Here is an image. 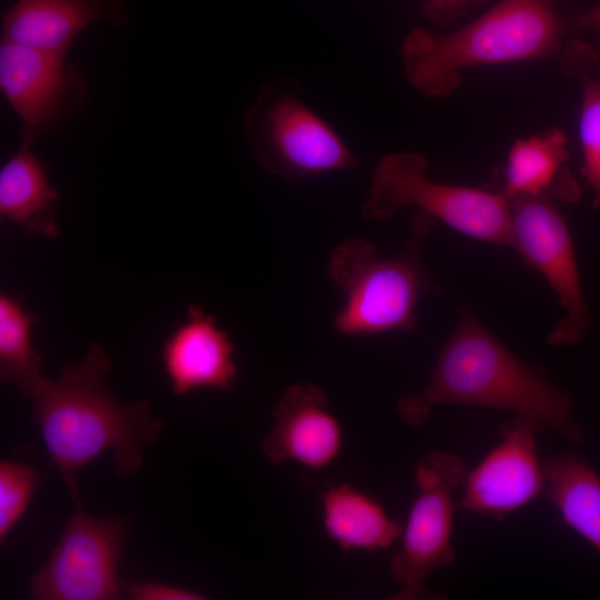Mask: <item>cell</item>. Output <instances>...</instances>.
I'll return each mask as SVG.
<instances>
[{"instance_id": "obj_1", "label": "cell", "mask_w": 600, "mask_h": 600, "mask_svg": "<svg viewBox=\"0 0 600 600\" xmlns=\"http://www.w3.org/2000/svg\"><path fill=\"white\" fill-rule=\"evenodd\" d=\"M112 362L96 343L79 362L66 363L58 380L36 377L24 396L32 401L38 426L51 461L81 504L77 473L104 450H112L118 476L139 471L147 444L158 441L163 422L141 400L122 403L109 390Z\"/></svg>"}, {"instance_id": "obj_2", "label": "cell", "mask_w": 600, "mask_h": 600, "mask_svg": "<svg viewBox=\"0 0 600 600\" xmlns=\"http://www.w3.org/2000/svg\"><path fill=\"white\" fill-rule=\"evenodd\" d=\"M440 404L509 411L572 443L584 439L571 419L572 396L556 387L543 367L519 359L468 311L441 349L426 387L399 398L396 410L410 427H422Z\"/></svg>"}, {"instance_id": "obj_3", "label": "cell", "mask_w": 600, "mask_h": 600, "mask_svg": "<svg viewBox=\"0 0 600 600\" xmlns=\"http://www.w3.org/2000/svg\"><path fill=\"white\" fill-rule=\"evenodd\" d=\"M566 27L554 0H500L450 33L411 30L401 47L404 73L421 94L446 98L460 87L463 69L562 53Z\"/></svg>"}, {"instance_id": "obj_4", "label": "cell", "mask_w": 600, "mask_h": 600, "mask_svg": "<svg viewBox=\"0 0 600 600\" xmlns=\"http://www.w3.org/2000/svg\"><path fill=\"white\" fill-rule=\"evenodd\" d=\"M434 223L418 211L406 244L387 259L361 238L347 239L332 249L327 271L344 297L333 317L337 332L369 337L416 329L420 299L439 292L423 261V247Z\"/></svg>"}, {"instance_id": "obj_5", "label": "cell", "mask_w": 600, "mask_h": 600, "mask_svg": "<svg viewBox=\"0 0 600 600\" xmlns=\"http://www.w3.org/2000/svg\"><path fill=\"white\" fill-rule=\"evenodd\" d=\"M413 207L470 238L513 248L510 201L503 193L438 182L417 152H396L376 164L362 207L367 220H383Z\"/></svg>"}, {"instance_id": "obj_6", "label": "cell", "mask_w": 600, "mask_h": 600, "mask_svg": "<svg viewBox=\"0 0 600 600\" xmlns=\"http://www.w3.org/2000/svg\"><path fill=\"white\" fill-rule=\"evenodd\" d=\"M300 96L298 82L278 79L262 86L247 110L244 128L259 164L291 181L359 168L337 131Z\"/></svg>"}, {"instance_id": "obj_7", "label": "cell", "mask_w": 600, "mask_h": 600, "mask_svg": "<svg viewBox=\"0 0 600 600\" xmlns=\"http://www.w3.org/2000/svg\"><path fill=\"white\" fill-rule=\"evenodd\" d=\"M468 467L458 456L432 451L422 456L414 471L418 488L401 534V547L391 557L392 580L401 588L392 599H420L430 574L456 559L452 546L453 493L463 483Z\"/></svg>"}, {"instance_id": "obj_8", "label": "cell", "mask_w": 600, "mask_h": 600, "mask_svg": "<svg viewBox=\"0 0 600 600\" xmlns=\"http://www.w3.org/2000/svg\"><path fill=\"white\" fill-rule=\"evenodd\" d=\"M76 511L44 566L30 579L38 600H112L124 591L118 573L129 524Z\"/></svg>"}, {"instance_id": "obj_9", "label": "cell", "mask_w": 600, "mask_h": 600, "mask_svg": "<svg viewBox=\"0 0 600 600\" xmlns=\"http://www.w3.org/2000/svg\"><path fill=\"white\" fill-rule=\"evenodd\" d=\"M511 206L513 248L537 269L567 314L548 336L551 346L576 344L589 332L586 303L569 227L553 199L517 198Z\"/></svg>"}, {"instance_id": "obj_10", "label": "cell", "mask_w": 600, "mask_h": 600, "mask_svg": "<svg viewBox=\"0 0 600 600\" xmlns=\"http://www.w3.org/2000/svg\"><path fill=\"white\" fill-rule=\"evenodd\" d=\"M501 440L468 470L457 510L502 521L543 496L546 479L530 420L513 417L499 428Z\"/></svg>"}, {"instance_id": "obj_11", "label": "cell", "mask_w": 600, "mask_h": 600, "mask_svg": "<svg viewBox=\"0 0 600 600\" xmlns=\"http://www.w3.org/2000/svg\"><path fill=\"white\" fill-rule=\"evenodd\" d=\"M0 88L23 121L22 142L30 144L86 94L81 76L66 63V56L4 41L0 47Z\"/></svg>"}, {"instance_id": "obj_12", "label": "cell", "mask_w": 600, "mask_h": 600, "mask_svg": "<svg viewBox=\"0 0 600 600\" xmlns=\"http://www.w3.org/2000/svg\"><path fill=\"white\" fill-rule=\"evenodd\" d=\"M273 418V427L262 442V451L271 463L293 461L322 470L340 454L342 428L319 386L304 382L289 387L277 403Z\"/></svg>"}, {"instance_id": "obj_13", "label": "cell", "mask_w": 600, "mask_h": 600, "mask_svg": "<svg viewBox=\"0 0 600 600\" xmlns=\"http://www.w3.org/2000/svg\"><path fill=\"white\" fill-rule=\"evenodd\" d=\"M234 347L214 317L190 304L184 320L169 334L161 348L164 372L174 394L197 389L229 390L237 378Z\"/></svg>"}, {"instance_id": "obj_14", "label": "cell", "mask_w": 600, "mask_h": 600, "mask_svg": "<svg viewBox=\"0 0 600 600\" xmlns=\"http://www.w3.org/2000/svg\"><path fill=\"white\" fill-rule=\"evenodd\" d=\"M96 21L120 27L128 7L122 0H17L2 14V41L67 56L76 37Z\"/></svg>"}, {"instance_id": "obj_15", "label": "cell", "mask_w": 600, "mask_h": 600, "mask_svg": "<svg viewBox=\"0 0 600 600\" xmlns=\"http://www.w3.org/2000/svg\"><path fill=\"white\" fill-rule=\"evenodd\" d=\"M568 157L567 137L561 129L517 139L507 154L502 193L508 200H574L578 189L566 169Z\"/></svg>"}, {"instance_id": "obj_16", "label": "cell", "mask_w": 600, "mask_h": 600, "mask_svg": "<svg viewBox=\"0 0 600 600\" xmlns=\"http://www.w3.org/2000/svg\"><path fill=\"white\" fill-rule=\"evenodd\" d=\"M59 192L30 143L11 156L0 171V217L19 226L28 236L57 239Z\"/></svg>"}, {"instance_id": "obj_17", "label": "cell", "mask_w": 600, "mask_h": 600, "mask_svg": "<svg viewBox=\"0 0 600 600\" xmlns=\"http://www.w3.org/2000/svg\"><path fill=\"white\" fill-rule=\"evenodd\" d=\"M322 528L342 551L377 552L401 538L403 526L367 492L342 482L321 491Z\"/></svg>"}, {"instance_id": "obj_18", "label": "cell", "mask_w": 600, "mask_h": 600, "mask_svg": "<svg viewBox=\"0 0 600 600\" xmlns=\"http://www.w3.org/2000/svg\"><path fill=\"white\" fill-rule=\"evenodd\" d=\"M542 466L543 497L600 553V474L573 451L547 457Z\"/></svg>"}, {"instance_id": "obj_19", "label": "cell", "mask_w": 600, "mask_h": 600, "mask_svg": "<svg viewBox=\"0 0 600 600\" xmlns=\"http://www.w3.org/2000/svg\"><path fill=\"white\" fill-rule=\"evenodd\" d=\"M37 317L22 302L0 294V379L14 384L23 394L41 374L42 358L33 348L31 331Z\"/></svg>"}, {"instance_id": "obj_20", "label": "cell", "mask_w": 600, "mask_h": 600, "mask_svg": "<svg viewBox=\"0 0 600 600\" xmlns=\"http://www.w3.org/2000/svg\"><path fill=\"white\" fill-rule=\"evenodd\" d=\"M41 483V472L23 463L0 461V543L7 541Z\"/></svg>"}, {"instance_id": "obj_21", "label": "cell", "mask_w": 600, "mask_h": 600, "mask_svg": "<svg viewBox=\"0 0 600 600\" xmlns=\"http://www.w3.org/2000/svg\"><path fill=\"white\" fill-rule=\"evenodd\" d=\"M579 134L582 174L600 204V80H583Z\"/></svg>"}, {"instance_id": "obj_22", "label": "cell", "mask_w": 600, "mask_h": 600, "mask_svg": "<svg viewBox=\"0 0 600 600\" xmlns=\"http://www.w3.org/2000/svg\"><path fill=\"white\" fill-rule=\"evenodd\" d=\"M130 600H202L208 597L194 590L159 582H137L124 587Z\"/></svg>"}, {"instance_id": "obj_23", "label": "cell", "mask_w": 600, "mask_h": 600, "mask_svg": "<svg viewBox=\"0 0 600 600\" xmlns=\"http://www.w3.org/2000/svg\"><path fill=\"white\" fill-rule=\"evenodd\" d=\"M487 0H423L424 13L433 21L442 24L452 22L470 6Z\"/></svg>"}, {"instance_id": "obj_24", "label": "cell", "mask_w": 600, "mask_h": 600, "mask_svg": "<svg viewBox=\"0 0 600 600\" xmlns=\"http://www.w3.org/2000/svg\"><path fill=\"white\" fill-rule=\"evenodd\" d=\"M567 24L573 31H591L600 36V1L584 12L571 18Z\"/></svg>"}]
</instances>
